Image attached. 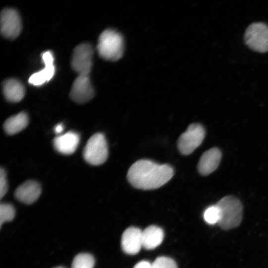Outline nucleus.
<instances>
[{
    "label": "nucleus",
    "mask_w": 268,
    "mask_h": 268,
    "mask_svg": "<svg viewBox=\"0 0 268 268\" xmlns=\"http://www.w3.org/2000/svg\"><path fill=\"white\" fill-rule=\"evenodd\" d=\"M205 134V130L201 124L190 125L178 138L177 146L179 151L186 155L192 153L201 144Z\"/></svg>",
    "instance_id": "obj_6"
},
{
    "label": "nucleus",
    "mask_w": 268,
    "mask_h": 268,
    "mask_svg": "<svg viewBox=\"0 0 268 268\" xmlns=\"http://www.w3.org/2000/svg\"><path fill=\"white\" fill-rule=\"evenodd\" d=\"M152 268H178L176 262L172 259L161 256L157 258L152 263Z\"/></svg>",
    "instance_id": "obj_21"
},
{
    "label": "nucleus",
    "mask_w": 268,
    "mask_h": 268,
    "mask_svg": "<svg viewBox=\"0 0 268 268\" xmlns=\"http://www.w3.org/2000/svg\"><path fill=\"white\" fill-rule=\"evenodd\" d=\"M134 268H152V263L147 261H141L137 263Z\"/></svg>",
    "instance_id": "obj_23"
},
{
    "label": "nucleus",
    "mask_w": 268,
    "mask_h": 268,
    "mask_svg": "<svg viewBox=\"0 0 268 268\" xmlns=\"http://www.w3.org/2000/svg\"><path fill=\"white\" fill-rule=\"evenodd\" d=\"M244 40L246 45L255 52H268V25L262 22L251 23L245 30Z\"/></svg>",
    "instance_id": "obj_5"
},
{
    "label": "nucleus",
    "mask_w": 268,
    "mask_h": 268,
    "mask_svg": "<svg viewBox=\"0 0 268 268\" xmlns=\"http://www.w3.org/2000/svg\"><path fill=\"white\" fill-rule=\"evenodd\" d=\"M95 264L94 257L88 253H80L73 259L71 268H93Z\"/></svg>",
    "instance_id": "obj_18"
},
{
    "label": "nucleus",
    "mask_w": 268,
    "mask_h": 268,
    "mask_svg": "<svg viewBox=\"0 0 268 268\" xmlns=\"http://www.w3.org/2000/svg\"><path fill=\"white\" fill-rule=\"evenodd\" d=\"M64 130V126L62 124H57L54 128L55 133L58 135L62 134V133Z\"/></svg>",
    "instance_id": "obj_24"
},
{
    "label": "nucleus",
    "mask_w": 268,
    "mask_h": 268,
    "mask_svg": "<svg viewBox=\"0 0 268 268\" xmlns=\"http://www.w3.org/2000/svg\"><path fill=\"white\" fill-rule=\"evenodd\" d=\"M0 32L4 37L13 40L20 33L22 23L18 12L14 9H3L0 14Z\"/></svg>",
    "instance_id": "obj_8"
},
{
    "label": "nucleus",
    "mask_w": 268,
    "mask_h": 268,
    "mask_svg": "<svg viewBox=\"0 0 268 268\" xmlns=\"http://www.w3.org/2000/svg\"><path fill=\"white\" fill-rule=\"evenodd\" d=\"M42 60L45 67L42 70L32 74L29 78V82L35 86L42 85L50 80L54 75L55 67L54 58L52 52L47 51L42 54Z\"/></svg>",
    "instance_id": "obj_10"
},
{
    "label": "nucleus",
    "mask_w": 268,
    "mask_h": 268,
    "mask_svg": "<svg viewBox=\"0 0 268 268\" xmlns=\"http://www.w3.org/2000/svg\"><path fill=\"white\" fill-rule=\"evenodd\" d=\"M108 155V144L104 135L96 133L91 136L83 150L86 161L92 165H100L106 161Z\"/></svg>",
    "instance_id": "obj_4"
},
{
    "label": "nucleus",
    "mask_w": 268,
    "mask_h": 268,
    "mask_svg": "<svg viewBox=\"0 0 268 268\" xmlns=\"http://www.w3.org/2000/svg\"><path fill=\"white\" fill-rule=\"evenodd\" d=\"M97 49L102 58L107 61H116L123 55V38L117 31L106 29L99 37Z\"/></svg>",
    "instance_id": "obj_3"
},
{
    "label": "nucleus",
    "mask_w": 268,
    "mask_h": 268,
    "mask_svg": "<svg viewBox=\"0 0 268 268\" xmlns=\"http://www.w3.org/2000/svg\"><path fill=\"white\" fill-rule=\"evenodd\" d=\"M5 170L1 168L0 170V198L2 199L6 194L8 189V184Z\"/></svg>",
    "instance_id": "obj_22"
},
{
    "label": "nucleus",
    "mask_w": 268,
    "mask_h": 268,
    "mask_svg": "<svg viewBox=\"0 0 268 268\" xmlns=\"http://www.w3.org/2000/svg\"><path fill=\"white\" fill-rule=\"evenodd\" d=\"M220 212L218 224L221 229L228 230L238 227L243 218V205L241 201L233 196H227L216 204Z\"/></svg>",
    "instance_id": "obj_2"
},
{
    "label": "nucleus",
    "mask_w": 268,
    "mask_h": 268,
    "mask_svg": "<svg viewBox=\"0 0 268 268\" xmlns=\"http://www.w3.org/2000/svg\"><path fill=\"white\" fill-rule=\"evenodd\" d=\"M15 211L13 206L6 203H1L0 205V226L6 222L12 220L14 217Z\"/></svg>",
    "instance_id": "obj_19"
},
{
    "label": "nucleus",
    "mask_w": 268,
    "mask_h": 268,
    "mask_svg": "<svg viewBox=\"0 0 268 268\" xmlns=\"http://www.w3.org/2000/svg\"><path fill=\"white\" fill-rule=\"evenodd\" d=\"M121 247L126 254L135 255L138 253L142 247V231L134 227L126 229L122 236Z\"/></svg>",
    "instance_id": "obj_11"
},
{
    "label": "nucleus",
    "mask_w": 268,
    "mask_h": 268,
    "mask_svg": "<svg viewBox=\"0 0 268 268\" xmlns=\"http://www.w3.org/2000/svg\"><path fill=\"white\" fill-rule=\"evenodd\" d=\"M164 238L163 230L155 225H150L142 231V247L152 250L159 246Z\"/></svg>",
    "instance_id": "obj_16"
},
{
    "label": "nucleus",
    "mask_w": 268,
    "mask_h": 268,
    "mask_svg": "<svg viewBox=\"0 0 268 268\" xmlns=\"http://www.w3.org/2000/svg\"><path fill=\"white\" fill-rule=\"evenodd\" d=\"M2 89L5 99L10 102H18L25 95L24 86L16 79L9 78L4 80L2 83Z\"/></svg>",
    "instance_id": "obj_15"
},
{
    "label": "nucleus",
    "mask_w": 268,
    "mask_h": 268,
    "mask_svg": "<svg viewBox=\"0 0 268 268\" xmlns=\"http://www.w3.org/2000/svg\"><path fill=\"white\" fill-rule=\"evenodd\" d=\"M173 174V168L168 164H159L149 160L141 159L130 167L127 178L135 188L152 190L165 184Z\"/></svg>",
    "instance_id": "obj_1"
},
{
    "label": "nucleus",
    "mask_w": 268,
    "mask_h": 268,
    "mask_svg": "<svg viewBox=\"0 0 268 268\" xmlns=\"http://www.w3.org/2000/svg\"><path fill=\"white\" fill-rule=\"evenodd\" d=\"M63 268V267H58V268Z\"/></svg>",
    "instance_id": "obj_25"
},
{
    "label": "nucleus",
    "mask_w": 268,
    "mask_h": 268,
    "mask_svg": "<svg viewBox=\"0 0 268 268\" xmlns=\"http://www.w3.org/2000/svg\"><path fill=\"white\" fill-rule=\"evenodd\" d=\"M28 124L27 114L21 112L8 118L3 124V129L7 134L13 135L24 129Z\"/></svg>",
    "instance_id": "obj_17"
},
{
    "label": "nucleus",
    "mask_w": 268,
    "mask_h": 268,
    "mask_svg": "<svg viewBox=\"0 0 268 268\" xmlns=\"http://www.w3.org/2000/svg\"><path fill=\"white\" fill-rule=\"evenodd\" d=\"M94 90L88 75H78L73 82L69 96L74 102L81 104L93 98Z\"/></svg>",
    "instance_id": "obj_9"
},
{
    "label": "nucleus",
    "mask_w": 268,
    "mask_h": 268,
    "mask_svg": "<svg viewBox=\"0 0 268 268\" xmlns=\"http://www.w3.org/2000/svg\"><path fill=\"white\" fill-rule=\"evenodd\" d=\"M219 218V209L216 204L209 206L203 212V218L208 224L218 223Z\"/></svg>",
    "instance_id": "obj_20"
},
{
    "label": "nucleus",
    "mask_w": 268,
    "mask_h": 268,
    "mask_svg": "<svg viewBox=\"0 0 268 268\" xmlns=\"http://www.w3.org/2000/svg\"><path fill=\"white\" fill-rule=\"evenodd\" d=\"M93 54L92 47L88 43H81L74 48L71 66L78 75H89L92 66Z\"/></svg>",
    "instance_id": "obj_7"
},
{
    "label": "nucleus",
    "mask_w": 268,
    "mask_h": 268,
    "mask_svg": "<svg viewBox=\"0 0 268 268\" xmlns=\"http://www.w3.org/2000/svg\"><path fill=\"white\" fill-rule=\"evenodd\" d=\"M41 193L40 185L36 182L29 180L19 186L15 191V198L24 203L29 204L35 202Z\"/></svg>",
    "instance_id": "obj_14"
},
{
    "label": "nucleus",
    "mask_w": 268,
    "mask_h": 268,
    "mask_svg": "<svg viewBox=\"0 0 268 268\" xmlns=\"http://www.w3.org/2000/svg\"><path fill=\"white\" fill-rule=\"evenodd\" d=\"M79 141V134L76 132L70 131L56 137L53 140V145L59 153L69 155L76 150Z\"/></svg>",
    "instance_id": "obj_13"
},
{
    "label": "nucleus",
    "mask_w": 268,
    "mask_h": 268,
    "mask_svg": "<svg viewBox=\"0 0 268 268\" xmlns=\"http://www.w3.org/2000/svg\"><path fill=\"white\" fill-rule=\"evenodd\" d=\"M221 156V152L217 147H212L205 151L198 164L199 172L202 175L206 176L214 171L219 164Z\"/></svg>",
    "instance_id": "obj_12"
}]
</instances>
